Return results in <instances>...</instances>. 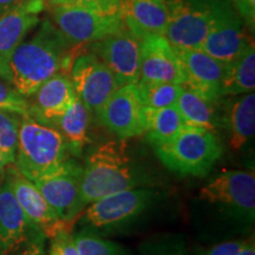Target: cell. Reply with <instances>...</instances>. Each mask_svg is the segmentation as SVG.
I'll use <instances>...</instances> for the list:
<instances>
[{
  "mask_svg": "<svg viewBox=\"0 0 255 255\" xmlns=\"http://www.w3.org/2000/svg\"><path fill=\"white\" fill-rule=\"evenodd\" d=\"M167 6L169 44L176 50L201 49L212 23L210 6L195 0H167Z\"/></svg>",
  "mask_w": 255,
  "mask_h": 255,
  "instance_id": "9c48e42d",
  "label": "cell"
},
{
  "mask_svg": "<svg viewBox=\"0 0 255 255\" xmlns=\"http://www.w3.org/2000/svg\"><path fill=\"white\" fill-rule=\"evenodd\" d=\"M69 76L78 100L95 114L120 88L114 73L94 52L78 53Z\"/></svg>",
  "mask_w": 255,
  "mask_h": 255,
  "instance_id": "8fae6325",
  "label": "cell"
},
{
  "mask_svg": "<svg viewBox=\"0 0 255 255\" xmlns=\"http://www.w3.org/2000/svg\"><path fill=\"white\" fill-rule=\"evenodd\" d=\"M142 107L136 84H126L111 95L96 115L102 126L120 139H129L143 135Z\"/></svg>",
  "mask_w": 255,
  "mask_h": 255,
  "instance_id": "5bb4252c",
  "label": "cell"
},
{
  "mask_svg": "<svg viewBox=\"0 0 255 255\" xmlns=\"http://www.w3.org/2000/svg\"><path fill=\"white\" fill-rule=\"evenodd\" d=\"M244 240H231L210 247L201 255H239L244 247Z\"/></svg>",
  "mask_w": 255,
  "mask_h": 255,
  "instance_id": "d6a6232c",
  "label": "cell"
},
{
  "mask_svg": "<svg viewBox=\"0 0 255 255\" xmlns=\"http://www.w3.org/2000/svg\"><path fill=\"white\" fill-rule=\"evenodd\" d=\"M222 128L227 130L229 145L240 150L253 138L255 132V95L253 92L233 96L226 103Z\"/></svg>",
  "mask_w": 255,
  "mask_h": 255,
  "instance_id": "44dd1931",
  "label": "cell"
},
{
  "mask_svg": "<svg viewBox=\"0 0 255 255\" xmlns=\"http://www.w3.org/2000/svg\"><path fill=\"white\" fill-rule=\"evenodd\" d=\"M120 9L126 27L138 39L152 34L164 36L167 0H121Z\"/></svg>",
  "mask_w": 255,
  "mask_h": 255,
  "instance_id": "ffe728a7",
  "label": "cell"
},
{
  "mask_svg": "<svg viewBox=\"0 0 255 255\" xmlns=\"http://www.w3.org/2000/svg\"><path fill=\"white\" fill-rule=\"evenodd\" d=\"M150 174L128 151L126 139L97 145L88 155L82 174V200L87 207L102 197L148 187Z\"/></svg>",
  "mask_w": 255,
  "mask_h": 255,
  "instance_id": "7a4b0ae2",
  "label": "cell"
},
{
  "mask_svg": "<svg viewBox=\"0 0 255 255\" xmlns=\"http://www.w3.org/2000/svg\"><path fill=\"white\" fill-rule=\"evenodd\" d=\"M139 81L183 84L177 53L164 36L152 34L141 40Z\"/></svg>",
  "mask_w": 255,
  "mask_h": 255,
  "instance_id": "e0dca14e",
  "label": "cell"
},
{
  "mask_svg": "<svg viewBox=\"0 0 255 255\" xmlns=\"http://www.w3.org/2000/svg\"><path fill=\"white\" fill-rule=\"evenodd\" d=\"M79 47L69 43L55 24L44 20L32 39L19 44L12 53L11 85L24 97H30L57 73H70Z\"/></svg>",
  "mask_w": 255,
  "mask_h": 255,
  "instance_id": "6da1fadb",
  "label": "cell"
},
{
  "mask_svg": "<svg viewBox=\"0 0 255 255\" xmlns=\"http://www.w3.org/2000/svg\"><path fill=\"white\" fill-rule=\"evenodd\" d=\"M255 89L254 41L234 62L228 64L222 84V97H233L253 92Z\"/></svg>",
  "mask_w": 255,
  "mask_h": 255,
  "instance_id": "d4e9b609",
  "label": "cell"
},
{
  "mask_svg": "<svg viewBox=\"0 0 255 255\" xmlns=\"http://www.w3.org/2000/svg\"><path fill=\"white\" fill-rule=\"evenodd\" d=\"M234 4L238 13L241 15L248 28H254L255 23V0H229Z\"/></svg>",
  "mask_w": 255,
  "mask_h": 255,
  "instance_id": "836d02e7",
  "label": "cell"
},
{
  "mask_svg": "<svg viewBox=\"0 0 255 255\" xmlns=\"http://www.w3.org/2000/svg\"><path fill=\"white\" fill-rule=\"evenodd\" d=\"M45 1H49V2H50V1H51V0H45Z\"/></svg>",
  "mask_w": 255,
  "mask_h": 255,
  "instance_id": "ab89813d",
  "label": "cell"
},
{
  "mask_svg": "<svg viewBox=\"0 0 255 255\" xmlns=\"http://www.w3.org/2000/svg\"><path fill=\"white\" fill-rule=\"evenodd\" d=\"M56 244L59 255H79L76 248L75 241L71 232L69 229H64L59 232L55 238L51 239Z\"/></svg>",
  "mask_w": 255,
  "mask_h": 255,
  "instance_id": "1f68e13d",
  "label": "cell"
},
{
  "mask_svg": "<svg viewBox=\"0 0 255 255\" xmlns=\"http://www.w3.org/2000/svg\"><path fill=\"white\" fill-rule=\"evenodd\" d=\"M72 237L79 255H126L119 244L101 238L89 229H83Z\"/></svg>",
  "mask_w": 255,
  "mask_h": 255,
  "instance_id": "4316f807",
  "label": "cell"
},
{
  "mask_svg": "<svg viewBox=\"0 0 255 255\" xmlns=\"http://www.w3.org/2000/svg\"><path fill=\"white\" fill-rule=\"evenodd\" d=\"M30 104L28 116L38 122L53 126L77 98L69 73H57L40 85L34 92Z\"/></svg>",
  "mask_w": 255,
  "mask_h": 255,
  "instance_id": "ac0fdd59",
  "label": "cell"
},
{
  "mask_svg": "<svg viewBox=\"0 0 255 255\" xmlns=\"http://www.w3.org/2000/svg\"><path fill=\"white\" fill-rule=\"evenodd\" d=\"M45 0H26L24 4L0 14V78L11 84L9 59L24 38L39 24Z\"/></svg>",
  "mask_w": 255,
  "mask_h": 255,
  "instance_id": "2e32d148",
  "label": "cell"
},
{
  "mask_svg": "<svg viewBox=\"0 0 255 255\" xmlns=\"http://www.w3.org/2000/svg\"><path fill=\"white\" fill-rule=\"evenodd\" d=\"M20 115L0 110V152L5 164L14 163L18 148Z\"/></svg>",
  "mask_w": 255,
  "mask_h": 255,
  "instance_id": "83f0119b",
  "label": "cell"
},
{
  "mask_svg": "<svg viewBox=\"0 0 255 255\" xmlns=\"http://www.w3.org/2000/svg\"><path fill=\"white\" fill-rule=\"evenodd\" d=\"M51 5L56 4H70L82 5L88 7H94L107 12L121 11V0H51Z\"/></svg>",
  "mask_w": 255,
  "mask_h": 255,
  "instance_id": "4dcf8cb0",
  "label": "cell"
},
{
  "mask_svg": "<svg viewBox=\"0 0 255 255\" xmlns=\"http://www.w3.org/2000/svg\"><path fill=\"white\" fill-rule=\"evenodd\" d=\"M210 8L212 23L201 49L218 60L229 64L253 43V39L246 32L244 19L229 2L219 1Z\"/></svg>",
  "mask_w": 255,
  "mask_h": 255,
  "instance_id": "ba28073f",
  "label": "cell"
},
{
  "mask_svg": "<svg viewBox=\"0 0 255 255\" xmlns=\"http://www.w3.org/2000/svg\"><path fill=\"white\" fill-rule=\"evenodd\" d=\"M5 162H4V158H2V155L1 152H0V181H1L2 178V175H4V167H5Z\"/></svg>",
  "mask_w": 255,
  "mask_h": 255,
  "instance_id": "74e56055",
  "label": "cell"
},
{
  "mask_svg": "<svg viewBox=\"0 0 255 255\" xmlns=\"http://www.w3.org/2000/svg\"><path fill=\"white\" fill-rule=\"evenodd\" d=\"M157 199L158 191L149 187L117 191L88 205L79 225L96 234L117 232L144 215Z\"/></svg>",
  "mask_w": 255,
  "mask_h": 255,
  "instance_id": "5b68a950",
  "label": "cell"
},
{
  "mask_svg": "<svg viewBox=\"0 0 255 255\" xmlns=\"http://www.w3.org/2000/svg\"><path fill=\"white\" fill-rule=\"evenodd\" d=\"M71 157L65 139L55 127L23 117L14 159L19 173L36 182L55 173Z\"/></svg>",
  "mask_w": 255,
  "mask_h": 255,
  "instance_id": "3957f363",
  "label": "cell"
},
{
  "mask_svg": "<svg viewBox=\"0 0 255 255\" xmlns=\"http://www.w3.org/2000/svg\"><path fill=\"white\" fill-rule=\"evenodd\" d=\"M136 87L142 105L148 108H165L175 105L183 90L182 84L175 83L138 81Z\"/></svg>",
  "mask_w": 255,
  "mask_h": 255,
  "instance_id": "484cf974",
  "label": "cell"
},
{
  "mask_svg": "<svg viewBox=\"0 0 255 255\" xmlns=\"http://www.w3.org/2000/svg\"><path fill=\"white\" fill-rule=\"evenodd\" d=\"M154 150L159 161L180 176H206L222 156L215 132L189 126L169 141L154 145Z\"/></svg>",
  "mask_w": 255,
  "mask_h": 255,
  "instance_id": "277c9868",
  "label": "cell"
},
{
  "mask_svg": "<svg viewBox=\"0 0 255 255\" xmlns=\"http://www.w3.org/2000/svg\"><path fill=\"white\" fill-rule=\"evenodd\" d=\"M183 76V87L207 100H222V84L228 64L209 56L202 49L176 50Z\"/></svg>",
  "mask_w": 255,
  "mask_h": 255,
  "instance_id": "4fadbf2b",
  "label": "cell"
},
{
  "mask_svg": "<svg viewBox=\"0 0 255 255\" xmlns=\"http://www.w3.org/2000/svg\"><path fill=\"white\" fill-rule=\"evenodd\" d=\"M36 232L5 180L4 183H0V255L15 253Z\"/></svg>",
  "mask_w": 255,
  "mask_h": 255,
  "instance_id": "d6986e66",
  "label": "cell"
},
{
  "mask_svg": "<svg viewBox=\"0 0 255 255\" xmlns=\"http://www.w3.org/2000/svg\"><path fill=\"white\" fill-rule=\"evenodd\" d=\"M141 255H193L184 240L165 239L151 242L142 248Z\"/></svg>",
  "mask_w": 255,
  "mask_h": 255,
  "instance_id": "f546056e",
  "label": "cell"
},
{
  "mask_svg": "<svg viewBox=\"0 0 255 255\" xmlns=\"http://www.w3.org/2000/svg\"><path fill=\"white\" fill-rule=\"evenodd\" d=\"M219 104L220 102L207 100L197 92L183 87L175 105L186 126L216 132V130L222 127V115L219 113Z\"/></svg>",
  "mask_w": 255,
  "mask_h": 255,
  "instance_id": "603a6c76",
  "label": "cell"
},
{
  "mask_svg": "<svg viewBox=\"0 0 255 255\" xmlns=\"http://www.w3.org/2000/svg\"><path fill=\"white\" fill-rule=\"evenodd\" d=\"M91 52L105 63L120 87L136 84L141 68V39L128 28L90 44Z\"/></svg>",
  "mask_w": 255,
  "mask_h": 255,
  "instance_id": "7c38bea8",
  "label": "cell"
},
{
  "mask_svg": "<svg viewBox=\"0 0 255 255\" xmlns=\"http://www.w3.org/2000/svg\"><path fill=\"white\" fill-rule=\"evenodd\" d=\"M200 197L233 218L253 222L255 218L254 171H223L200 190Z\"/></svg>",
  "mask_w": 255,
  "mask_h": 255,
  "instance_id": "52a82bcc",
  "label": "cell"
},
{
  "mask_svg": "<svg viewBox=\"0 0 255 255\" xmlns=\"http://www.w3.org/2000/svg\"><path fill=\"white\" fill-rule=\"evenodd\" d=\"M6 181L11 187L18 205L34 229L43 233L46 238L53 239L59 232L70 228L51 208L36 184L19 173L17 168L9 169Z\"/></svg>",
  "mask_w": 255,
  "mask_h": 255,
  "instance_id": "9a60e30c",
  "label": "cell"
},
{
  "mask_svg": "<svg viewBox=\"0 0 255 255\" xmlns=\"http://www.w3.org/2000/svg\"><path fill=\"white\" fill-rule=\"evenodd\" d=\"M25 1L26 0H0V14L18 7V6L24 4Z\"/></svg>",
  "mask_w": 255,
  "mask_h": 255,
  "instance_id": "d590c367",
  "label": "cell"
},
{
  "mask_svg": "<svg viewBox=\"0 0 255 255\" xmlns=\"http://www.w3.org/2000/svg\"><path fill=\"white\" fill-rule=\"evenodd\" d=\"M47 255H59L58 254V250H57L56 244L53 241H52V244H51V250H50L49 254H47Z\"/></svg>",
  "mask_w": 255,
  "mask_h": 255,
  "instance_id": "f35d334b",
  "label": "cell"
},
{
  "mask_svg": "<svg viewBox=\"0 0 255 255\" xmlns=\"http://www.w3.org/2000/svg\"><path fill=\"white\" fill-rule=\"evenodd\" d=\"M82 174L83 167L71 157L55 173L33 182L58 218L69 226L85 208Z\"/></svg>",
  "mask_w": 255,
  "mask_h": 255,
  "instance_id": "30bf717a",
  "label": "cell"
},
{
  "mask_svg": "<svg viewBox=\"0 0 255 255\" xmlns=\"http://www.w3.org/2000/svg\"><path fill=\"white\" fill-rule=\"evenodd\" d=\"M239 255H255V245L253 238L245 241L244 247H242V250Z\"/></svg>",
  "mask_w": 255,
  "mask_h": 255,
  "instance_id": "8d00e7d4",
  "label": "cell"
},
{
  "mask_svg": "<svg viewBox=\"0 0 255 255\" xmlns=\"http://www.w3.org/2000/svg\"><path fill=\"white\" fill-rule=\"evenodd\" d=\"M0 110L9 111L20 116H28L30 104L26 97L20 95L14 88L0 81Z\"/></svg>",
  "mask_w": 255,
  "mask_h": 255,
  "instance_id": "f1b7e54d",
  "label": "cell"
},
{
  "mask_svg": "<svg viewBox=\"0 0 255 255\" xmlns=\"http://www.w3.org/2000/svg\"><path fill=\"white\" fill-rule=\"evenodd\" d=\"M53 24L76 46H84L126 28L121 11L107 12L82 5H51Z\"/></svg>",
  "mask_w": 255,
  "mask_h": 255,
  "instance_id": "8992f818",
  "label": "cell"
},
{
  "mask_svg": "<svg viewBox=\"0 0 255 255\" xmlns=\"http://www.w3.org/2000/svg\"><path fill=\"white\" fill-rule=\"evenodd\" d=\"M45 240L46 237L43 233L36 232L19 255H45Z\"/></svg>",
  "mask_w": 255,
  "mask_h": 255,
  "instance_id": "e575fe53",
  "label": "cell"
},
{
  "mask_svg": "<svg viewBox=\"0 0 255 255\" xmlns=\"http://www.w3.org/2000/svg\"><path fill=\"white\" fill-rule=\"evenodd\" d=\"M141 117L143 135L151 146L169 141L186 127L176 105L165 108L142 107Z\"/></svg>",
  "mask_w": 255,
  "mask_h": 255,
  "instance_id": "cb8c5ba5",
  "label": "cell"
},
{
  "mask_svg": "<svg viewBox=\"0 0 255 255\" xmlns=\"http://www.w3.org/2000/svg\"><path fill=\"white\" fill-rule=\"evenodd\" d=\"M91 111L78 98L73 101L66 113L56 121L55 127L62 133L71 156L81 157L90 143Z\"/></svg>",
  "mask_w": 255,
  "mask_h": 255,
  "instance_id": "7402d4cb",
  "label": "cell"
}]
</instances>
